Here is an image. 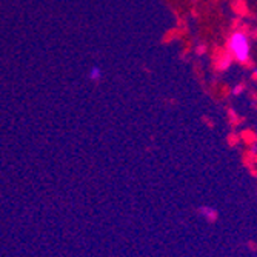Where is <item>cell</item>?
<instances>
[{
    "label": "cell",
    "mask_w": 257,
    "mask_h": 257,
    "mask_svg": "<svg viewBox=\"0 0 257 257\" xmlns=\"http://www.w3.org/2000/svg\"><path fill=\"white\" fill-rule=\"evenodd\" d=\"M199 214L208 222V223H214L217 219H219V213H217V209L213 208V206H209V205H202L199 206Z\"/></svg>",
    "instance_id": "7a4b0ae2"
},
{
    "label": "cell",
    "mask_w": 257,
    "mask_h": 257,
    "mask_svg": "<svg viewBox=\"0 0 257 257\" xmlns=\"http://www.w3.org/2000/svg\"><path fill=\"white\" fill-rule=\"evenodd\" d=\"M254 76L257 77V68H254Z\"/></svg>",
    "instance_id": "5b68a950"
},
{
    "label": "cell",
    "mask_w": 257,
    "mask_h": 257,
    "mask_svg": "<svg viewBox=\"0 0 257 257\" xmlns=\"http://www.w3.org/2000/svg\"><path fill=\"white\" fill-rule=\"evenodd\" d=\"M232 62H234V60H232V57H231V54L228 53V50L223 53V56L220 57V60H219V68L220 69H226Z\"/></svg>",
    "instance_id": "3957f363"
},
{
    "label": "cell",
    "mask_w": 257,
    "mask_h": 257,
    "mask_svg": "<svg viewBox=\"0 0 257 257\" xmlns=\"http://www.w3.org/2000/svg\"><path fill=\"white\" fill-rule=\"evenodd\" d=\"M228 53L232 60L239 63H246L251 56V45L249 37L243 31H234L228 39Z\"/></svg>",
    "instance_id": "6da1fadb"
},
{
    "label": "cell",
    "mask_w": 257,
    "mask_h": 257,
    "mask_svg": "<svg viewBox=\"0 0 257 257\" xmlns=\"http://www.w3.org/2000/svg\"><path fill=\"white\" fill-rule=\"evenodd\" d=\"M240 92H242V86L240 85H237L234 89H232V94H240Z\"/></svg>",
    "instance_id": "277c9868"
}]
</instances>
